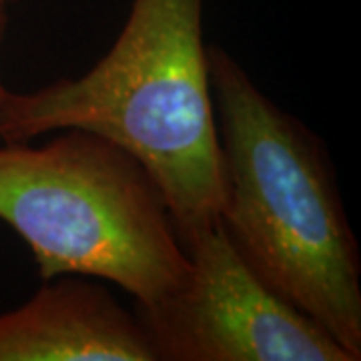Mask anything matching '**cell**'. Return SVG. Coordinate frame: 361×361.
<instances>
[{"mask_svg":"<svg viewBox=\"0 0 361 361\" xmlns=\"http://www.w3.org/2000/svg\"><path fill=\"white\" fill-rule=\"evenodd\" d=\"M219 137V223L293 307L361 360V259L323 142L259 89L221 47H207Z\"/></svg>","mask_w":361,"mask_h":361,"instance_id":"6da1fadb","label":"cell"},{"mask_svg":"<svg viewBox=\"0 0 361 361\" xmlns=\"http://www.w3.org/2000/svg\"><path fill=\"white\" fill-rule=\"evenodd\" d=\"M0 313V361H157L137 313L77 275Z\"/></svg>","mask_w":361,"mask_h":361,"instance_id":"5b68a950","label":"cell"},{"mask_svg":"<svg viewBox=\"0 0 361 361\" xmlns=\"http://www.w3.org/2000/svg\"><path fill=\"white\" fill-rule=\"evenodd\" d=\"M14 2H18V0H13V4H14Z\"/></svg>","mask_w":361,"mask_h":361,"instance_id":"52a82bcc","label":"cell"},{"mask_svg":"<svg viewBox=\"0 0 361 361\" xmlns=\"http://www.w3.org/2000/svg\"><path fill=\"white\" fill-rule=\"evenodd\" d=\"M183 247V285L155 305H137L157 361H355L259 279L221 223Z\"/></svg>","mask_w":361,"mask_h":361,"instance_id":"277c9868","label":"cell"},{"mask_svg":"<svg viewBox=\"0 0 361 361\" xmlns=\"http://www.w3.org/2000/svg\"><path fill=\"white\" fill-rule=\"evenodd\" d=\"M203 6L205 0H133L115 44L85 75L30 92L6 89L0 141L97 133L155 177L183 245L217 225L223 177Z\"/></svg>","mask_w":361,"mask_h":361,"instance_id":"7a4b0ae2","label":"cell"},{"mask_svg":"<svg viewBox=\"0 0 361 361\" xmlns=\"http://www.w3.org/2000/svg\"><path fill=\"white\" fill-rule=\"evenodd\" d=\"M0 221L28 245L44 281L99 277L147 307L189 273L155 177L90 130L65 129L42 145L2 142Z\"/></svg>","mask_w":361,"mask_h":361,"instance_id":"3957f363","label":"cell"},{"mask_svg":"<svg viewBox=\"0 0 361 361\" xmlns=\"http://www.w3.org/2000/svg\"><path fill=\"white\" fill-rule=\"evenodd\" d=\"M13 0H0V54H2V47H4V39H6V30H8V8H11ZM6 92V87L0 77V99Z\"/></svg>","mask_w":361,"mask_h":361,"instance_id":"8992f818","label":"cell"}]
</instances>
